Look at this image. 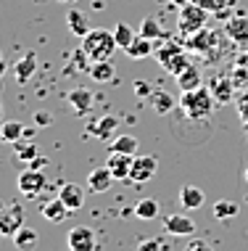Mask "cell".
I'll return each instance as SVG.
<instances>
[{
    "label": "cell",
    "mask_w": 248,
    "mask_h": 251,
    "mask_svg": "<svg viewBox=\"0 0 248 251\" xmlns=\"http://www.w3.org/2000/svg\"><path fill=\"white\" fill-rule=\"evenodd\" d=\"M116 37H113V29H103V26H95L82 37V50L87 53L90 61H111V56L116 53Z\"/></svg>",
    "instance_id": "1"
},
{
    "label": "cell",
    "mask_w": 248,
    "mask_h": 251,
    "mask_svg": "<svg viewBox=\"0 0 248 251\" xmlns=\"http://www.w3.org/2000/svg\"><path fill=\"white\" fill-rule=\"evenodd\" d=\"M214 103H217V100H214L211 90H209V87H203V85H201L198 90L182 93L180 100H177L180 111H182L187 119H209L211 111H214Z\"/></svg>",
    "instance_id": "2"
},
{
    "label": "cell",
    "mask_w": 248,
    "mask_h": 251,
    "mask_svg": "<svg viewBox=\"0 0 248 251\" xmlns=\"http://www.w3.org/2000/svg\"><path fill=\"white\" fill-rule=\"evenodd\" d=\"M206 16H209V11H203L196 3L182 5V8H180V16H177L180 32H182V35H198V32L206 26Z\"/></svg>",
    "instance_id": "3"
},
{
    "label": "cell",
    "mask_w": 248,
    "mask_h": 251,
    "mask_svg": "<svg viewBox=\"0 0 248 251\" xmlns=\"http://www.w3.org/2000/svg\"><path fill=\"white\" fill-rule=\"evenodd\" d=\"M158 172V159L151 153H135L132 156V169H130V180L127 182H137V185H145L156 177Z\"/></svg>",
    "instance_id": "4"
},
{
    "label": "cell",
    "mask_w": 248,
    "mask_h": 251,
    "mask_svg": "<svg viewBox=\"0 0 248 251\" xmlns=\"http://www.w3.org/2000/svg\"><path fill=\"white\" fill-rule=\"evenodd\" d=\"M156 61L164 66L169 74H180L185 69V66H190V58H187V53L182 48H177V45H164V48H156Z\"/></svg>",
    "instance_id": "5"
},
{
    "label": "cell",
    "mask_w": 248,
    "mask_h": 251,
    "mask_svg": "<svg viewBox=\"0 0 248 251\" xmlns=\"http://www.w3.org/2000/svg\"><path fill=\"white\" fill-rule=\"evenodd\" d=\"M24 227V206L16 201L0 206V235H16Z\"/></svg>",
    "instance_id": "6"
},
{
    "label": "cell",
    "mask_w": 248,
    "mask_h": 251,
    "mask_svg": "<svg viewBox=\"0 0 248 251\" xmlns=\"http://www.w3.org/2000/svg\"><path fill=\"white\" fill-rule=\"evenodd\" d=\"M45 185H48V177H45L40 169L26 167L24 172L19 175V193L26 196V199H37V196H43Z\"/></svg>",
    "instance_id": "7"
},
{
    "label": "cell",
    "mask_w": 248,
    "mask_h": 251,
    "mask_svg": "<svg viewBox=\"0 0 248 251\" xmlns=\"http://www.w3.org/2000/svg\"><path fill=\"white\" fill-rule=\"evenodd\" d=\"M66 243H69V251H95L98 243H95V233L85 225H77L69 230L66 235Z\"/></svg>",
    "instance_id": "8"
},
{
    "label": "cell",
    "mask_w": 248,
    "mask_h": 251,
    "mask_svg": "<svg viewBox=\"0 0 248 251\" xmlns=\"http://www.w3.org/2000/svg\"><path fill=\"white\" fill-rule=\"evenodd\" d=\"M164 230L169 235H177V238H185V235H193L196 233V222L185 214H169L164 220Z\"/></svg>",
    "instance_id": "9"
},
{
    "label": "cell",
    "mask_w": 248,
    "mask_h": 251,
    "mask_svg": "<svg viewBox=\"0 0 248 251\" xmlns=\"http://www.w3.org/2000/svg\"><path fill=\"white\" fill-rule=\"evenodd\" d=\"M35 72H37V56L32 50H26L24 56L13 64V77H16L19 85H26L32 77H35Z\"/></svg>",
    "instance_id": "10"
},
{
    "label": "cell",
    "mask_w": 248,
    "mask_h": 251,
    "mask_svg": "<svg viewBox=\"0 0 248 251\" xmlns=\"http://www.w3.org/2000/svg\"><path fill=\"white\" fill-rule=\"evenodd\" d=\"M209 90H211L214 100H217L219 106H225V103H230V100H232V96H235V79H230V77H214L211 82H209Z\"/></svg>",
    "instance_id": "11"
},
{
    "label": "cell",
    "mask_w": 248,
    "mask_h": 251,
    "mask_svg": "<svg viewBox=\"0 0 248 251\" xmlns=\"http://www.w3.org/2000/svg\"><path fill=\"white\" fill-rule=\"evenodd\" d=\"M66 100H69V106L74 108L77 117H87V114L92 111V93L87 90V87H74V90H69Z\"/></svg>",
    "instance_id": "12"
},
{
    "label": "cell",
    "mask_w": 248,
    "mask_h": 251,
    "mask_svg": "<svg viewBox=\"0 0 248 251\" xmlns=\"http://www.w3.org/2000/svg\"><path fill=\"white\" fill-rule=\"evenodd\" d=\"M113 180L116 177L111 175L109 167H98V169H92V172L87 175V188H90L92 193H106V191H111Z\"/></svg>",
    "instance_id": "13"
},
{
    "label": "cell",
    "mask_w": 248,
    "mask_h": 251,
    "mask_svg": "<svg viewBox=\"0 0 248 251\" xmlns=\"http://www.w3.org/2000/svg\"><path fill=\"white\" fill-rule=\"evenodd\" d=\"M58 199L66 203V209H69V212H77V209L85 206V191L79 185H74V182H66V185H61Z\"/></svg>",
    "instance_id": "14"
},
{
    "label": "cell",
    "mask_w": 248,
    "mask_h": 251,
    "mask_svg": "<svg viewBox=\"0 0 248 251\" xmlns=\"http://www.w3.org/2000/svg\"><path fill=\"white\" fill-rule=\"evenodd\" d=\"M148 103H151V108H153V114H158V117H164V114H169L172 108H174V96L169 90H161V87H156V90L148 96Z\"/></svg>",
    "instance_id": "15"
},
{
    "label": "cell",
    "mask_w": 248,
    "mask_h": 251,
    "mask_svg": "<svg viewBox=\"0 0 248 251\" xmlns=\"http://www.w3.org/2000/svg\"><path fill=\"white\" fill-rule=\"evenodd\" d=\"M66 26H69V32H71L74 37H79V40H82L87 32L92 29V26H90V19H87L82 11H77V8H69V11H66Z\"/></svg>",
    "instance_id": "16"
},
{
    "label": "cell",
    "mask_w": 248,
    "mask_h": 251,
    "mask_svg": "<svg viewBox=\"0 0 248 251\" xmlns=\"http://www.w3.org/2000/svg\"><path fill=\"white\" fill-rule=\"evenodd\" d=\"M111 169V175L116 180H130V169H132V156L127 153H109V164H106Z\"/></svg>",
    "instance_id": "17"
},
{
    "label": "cell",
    "mask_w": 248,
    "mask_h": 251,
    "mask_svg": "<svg viewBox=\"0 0 248 251\" xmlns=\"http://www.w3.org/2000/svg\"><path fill=\"white\" fill-rule=\"evenodd\" d=\"M40 214H43L48 222H53V225H56V222H64L71 212L66 209V203L56 196V199H50L48 203H43V206H40Z\"/></svg>",
    "instance_id": "18"
},
{
    "label": "cell",
    "mask_w": 248,
    "mask_h": 251,
    "mask_svg": "<svg viewBox=\"0 0 248 251\" xmlns=\"http://www.w3.org/2000/svg\"><path fill=\"white\" fill-rule=\"evenodd\" d=\"M225 32H227V37H230L232 43L246 45V43H248V19H246V16L230 19V22H227V26H225Z\"/></svg>",
    "instance_id": "19"
},
{
    "label": "cell",
    "mask_w": 248,
    "mask_h": 251,
    "mask_svg": "<svg viewBox=\"0 0 248 251\" xmlns=\"http://www.w3.org/2000/svg\"><path fill=\"white\" fill-rule=\"evenodd\" d=\"M24 130H26V127L22 125V122H16V119L5 122L3 119V125H0V143H8V146L19 143V140L24 138Z\"/></svg>",
    "instance_id": "20"
},
{
    "label": "cell",
    "mask_w": 248,
    "mask_h": 251,
    "mask_svg": "<svg viewBox=\"0 0 248 251\" xmlns=\"http://www.w3.org/2000/svg\"><path fill=\"white\" fill-rule=\"evenodd\" d=\"M116 127H119V119H116V117H111V114H106V117H100L98 122H92L87 132H92L98 140H109Z\"/></svg>",
    "instance_id": "21"
},
{
    "label": "cell",
    "mask_w": 248,
    "mask_h": 251,
    "mask_svg": "<svg viewBox=\"0 0 248 251\" xmlns=\"http://www.w3.org/2000/svg\"><path fill=\"white\" fill-rule=\"evenodd\" d=\"M177 85H180L182 93H187V90H198V87L203 85V79H201V72L190 64V66H185V69L177 74Z\"/></svg>",
    "instance_id": "22"
},
{
    "label": "cell",
    "mask_w": 248,
    "mask_h": 251,
    "mask_svg": "<svg viewBox=\"0 0 248 251\" xmlns=\"http://www.w3.org/2000/svg\"><path fill=\"white\" fill-rule=\"evenodd\" d=\"M203 191H201V188H196V185H182L180 188V203H182L185 209H201L203 206Z\"/></svg>",
    "instance_id": "23"
},
{
    "label": "cell",
    "mask_w": 248,
    "mask_h": 251,
    "mask_svg": "<svg viewBox=\"0 0 248 251\" xmlns=\"http://www.w3.org/2000/svg\"><path fill=\"white\" fill-rule=\"evenodd\" d=\"M137 138L135 135H116L109 146V153H127V156H135L137 153Z\"/></svg>",
    "instance_id": "24"
},
{
    "label": "cell",
    "mask_w": 248,
    "mask_h": 251,
    "mask_svg": "<svg viewBox=\"0 0 248 251\" xmlns=\"http://www.w3.org/2000/svg\"><path fill=\"white\" fill-rule=\"evenodd\" d=\"M40 243V235L35 227H22L16 235H13V246H16L19 251H35Z\"/></svg>",
    "instance_id": "25"
},
{
    "label": "cell",
    "mask_w": 248,
    "mask_h": 251,
    "mask_svg": "<svg viewBox=\"0 0 248 251\" xmlns=\"http://www.w3.org/2000/svg\"><path fill=\"white\" fill-rule=\"evenodd\" d=\"M130 58H135V61H140V58H148V56H153L156 53V48H153V40H148V37H143V35H137L135 37V43L130 45V48L124 50Z\"/></svg>",
    "instance_id": "26"
},
{
    "label": "cell",
    "mask_w": 248,
    "mask_h": 251,
    "mask_svg": "<svg viewBox=\"0 0 248 251\" xmlns=\"http://www.w3.org/2000/svg\"><path fill=\"white\" fill-rule=\"evenodd\" d=\"M87 74H90L95 82H111L113 74H116V69H113V61H92Z\"/></svg>",
    "instance_id": "27"
},
{
    "label": "cell",
    "mask_w": 248,
    "mask_h": 251,
    "mask_svg": "<svg viewBox=\"0 0 248 251\" xmlns=\"http://www.w3.org/2000/svg\"><path fill=\"white\" fill-rule=\"evenodd\" d=\"M137 35H140V32H137V29H132V26H130V24H124V22H119L116 26H113V37H116V45H119L122 50L130 48V45L135 43V37H137Z\"/></svg>",
    "instance_id": "28"
},
{
    "label": "cell",
    "mask_w": 248,
    "mask_h": 251,
    "mask_svg": "<svg viewBox=\"0 0 248 251\" xmlns=\"http://www.w3.org/2000/svg\"><path fill=\"white\" fill-rule=\"evenodd\" d=\"M13 153H16V159L19 161H26V164H29V161H35L37 159V143L35 140H26V138H22L19 140V143H13Z\"/></svg>",
    "instance_id": "29"
},
{
    "label": "cell",
    "mask_w": 248,
    "mask_h": 251,
    "mask_svg": "<svg viewBox=\"0 0 248 251\" xmlns=\"http://www.w3.org/2000/svg\"><path fill=\"white\" fill-rule=\"evenodd\" d=\"M132 212H135L137 220H156L161 209H158V201H156V199H140V201L135 203V209H132Z\"/></svg>",
    "instance_id": "30"
},
{
    "label": "cell",
    "mask_w": 248,
    "mask_h": 251,
    "mask_svg": "<svg viewBox=\"0 0 248 251\" xmlns=\"http://www.w3.org/2000/svg\"><path fill=\"white\" fill-rule=\"evenodd\" d=\"M238 214H240V206L235 201H230V199H219L217 203H214V217L222 220V222L232 220V217H238Z\"/></svg>",
    "instance_id": "31"
},
{
    "label": "cell",
    "mask_w": 248,
    "mask_h": 251,
    "mask_svg": "<svg viewBox=\"0 0 248 251\" xmlns=\"http://www.w3.org/2000/svg\"><path fill=\"white\" fill-rule=\"evenodd\" d=\"M140 35L143 37H148V40H158V37H166V32L161 29V24L156 22V19H151V16H145L143 19V24H140Z\"/></svg>",
    "instance_id": "32"
},
{
    "label": "cell",
    "mask_w": 248,
    "mask_h": 251,
    "mask_svg": "<svg viewBox=\"0 0 248 251\" xmlns=\"http://www.w3.org/2000/svg\"><path fill=\"white\" fill-rule=\"evenodd\" d=\"M190 3L201 5V8L209 11V13H222V16H225V11L230 8V0H190Z\"/></svg>",
    "instance_id": "33"
},
{
    "label": "cell",
    "mask_w": 248,
    "mask_h": 251,
    "mask_svg": "<svg viewBox=\"0 0 248 251\" xmlns=\"http://www.w3.org/2000/svg\"><path fill=\"white\" fill-rule=\"evenodd\" d=\"M135 251H161V238H145V241H140Z\"/></svg>",
    "instance_id": "34"
},
{
    "label": "cell",
    "mask_w": 248,
    "mask_h": 251,
    "mask_svg": "<svg viewBox=\"0 0 248 251\" xmlns=\"http://www.w3.org/2000/svg\"><path fill=\"white\" fill-rule=\"evenodd\" d=\"M135 93H137L140 98H148L151 93H153V85L145 82V79H137V82H135Z\"/></svg>",
    "instance_id": "35"
},
{
    "label": "cell",
    "mask_w": 248,
    "mask_h": 251,
    "mask_svg": "<svg viewBox=\"0 0 248 251\" xmlns=\"http://www.w3.org/2000/svg\"><path fill=\"white\" fill-rule=\"evenodd\" d=\"M50 122H53V117H50L48 111H37V114H35V125H37V127H48Z\"/></svg>",
    "instance_id": "36"
},
{
    "label": "cell",
    "mask_w": 248,
    "mask_h": 251,
    "mask_svg": "<svg viewBox=\"0 0 248 251\" xmlns=\"http://www.w3.org/2000/svg\"><path fill=\"white\" fill-rule=\"evenodd\" d=\"M185 251H214V249L206 241H193V243H187V246H185Z\"/></svg>",
    "instance_id": "37"
},
{
    "label": "cell",
    "mask_w": 248,
    "mask_h": 251,
    "mask_svg": "<svg viewBox=\"0 0 248 251\" xmlns=\"http://www.w3.org/2000/svg\"><path fill=\"white\" fill-rule=\"evenodd\" d=\"M238 111L243 114V119L248 122V93H246V96H240V98H238Z\"/></svg>",
    "instance_id": "38"
},
{
    "label": "cell",
    "mask_w": 248,
    "mask_h": 251,
    "mask_svg": "<svg viewBox=\"0 0 248 251\" xmlns=\"http://www.w3.org/2000/svg\"><path fill=\"white\" fill-rule=\"evenodd\" d=\"M43 164H48V159H45V156H37V159H35V161H29L26 167H32V169H40Z\"/></svg>",
    "instance_id": "39"
},
{
    "label": "cell",
    "mask_w": 248,
    "mask_h": 251,
    "mask_svg": "<svg viewBox=\"0 0 248 251\" xmlns=\"http://www.w3.org/2000/svg\"><path fill=\"white\" fill-rule=\"evenodd\" d=\"M5 72H8V64H5V58H0V79L5 77Z\"/></svg>",
    "instance_id": "40"
},
{
    "label": "cell",
    "mask_w": 248,
    "mask_h": 251,
    "mask_svg": "<svg viewBox=\"0 0 248 251\" xmlns=\"http://www.w3.org/2000/svg\"><path fill=\"white\" fill-rule=\"evenodd\" d=\"M172 3L177 5V8H182V5H187V3H190V0H172Z\"/></svg>",
    "instance_id": "41"
},
{
    "label": "cell",
    "mask_w": 248,
    "mask_h": 251,
    "mask_svg": "<svg viewBox=\"0 0 248 251\" xmlns=\"http://www.w3.org/2000/svg\"><path fill=\"white\" fill-rule=\"evenodd\" d=\"M58 3H64V5H74L77 0H58Z\"/></svg>",
    "instance_id": "42"
},
{
    "label": "cell",
    "mask_w": 248,
    "mask_h": 251,
    "mask_svg": "<svg viewBox=\"0 0 248 251\" xmlns=\"http://www.w3.org/2000/svg\"><path fill=\"white\" fill-rule=\"evenodd\" d=\"M0 125H3V103H0Z\"/></svg>",
    "instance_id": "43"
},
{
    "label": "cell",
    "mask_w": 248,
    "mask_h": 251,
    "mask_svg": "<svg viewBox=\"0 0 248 251\" xmlns=\"http://www.w3.org/2000/svg\"><path fill=\"white\" fill-rule=\"evenodd\" d=\"M243 177H246V182H248V167H246V172H243Z\"/></svg>",
    "instance_id": "44"
},
{
    "label": "cell",
    "mask_w": 248,
    "mask_h": 251,
    "mask_svg": "<svg viewBox=\"0 0 248 251\" xmlns=\"http://www.w3.org/2000/svg\"><path fill=\"white\" fill-rule=\"evenodd\" d=\"M230 5H238V0H230Z\"/></svg>",
    "instance_id": "45"
},
{
    "label": "cell",
    "mask_w": 248,
    "mask_h": 251,
    "mask_svg": "<svg viewBox=\"0 0 248 251\" xmlns=\"http://www.w3.org/2000/svg\"><path fill=\"white\" fill-rule=\"evenodd\" d=\"M0 58H3V56H0Z\"/></svg>",
    "instance_id": "46"
}]
</instances>
